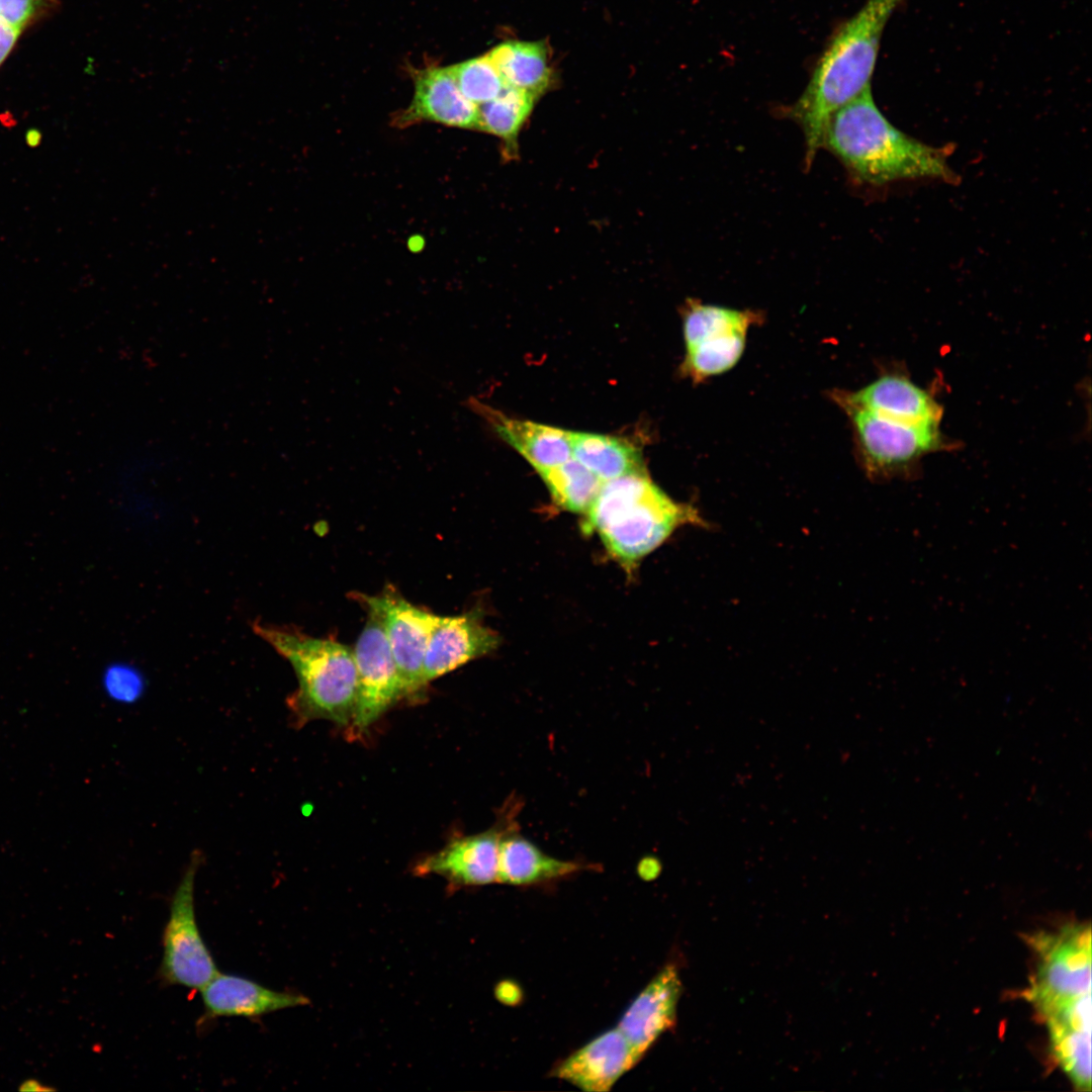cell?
Returning a JSON list of instances; mask_svg holds the SVG:
<instances>
[{
  "label": "cell",
  "mask_w": 1092,
  "mask_h": 1092,
  "mask_svg": "<svg viewBox=\"0 0 1092 1092\" xmlns=\"http://www.w3.org/2000/svg\"><path fill=\"white\" fill-rule=\"evenodd\" d=\"M509 813L490 829L459 837L441 850L421 860L415 873L439 875L459 886H480L497 882L499 844L506 831L516 822Z\"/></svg>",
  "instance_id": "cell-12"
},
{
  "label": "cell",
  "mask_w": 1092,
  "mask_h": 1092,
  "mask_svg": "<svg viewBox=\"0 0 1092 1092\" xmlns=\"http://www.w3.org/2000/svg\"><path fill=\"white\" fill-rule=\"evenodd\" d=\"M19 34V31L0 19V65L13 49Z\"/></svg>",
  "instance_id": "cell-27"
},
{
  "label": "cell",
  "mask_w": 1092,
  "mask_h": 1092,
  "mask_svg": "<svg viewBox=\"0 0 1092 1092\" xmlns=\"http://www.w3.org/2000/svg\"><path fill=\"white\" fill-rule=\"evenodd\" d=\"M201 859L194 851L171 897L158 970L163 984L199 991L219 973L196 920L194 888Z\"/></svg>",
  "instance_id": "cell-7"
},
{
  "label": "cell",
  "mask_w": 1092,
  "mask_h": 1092,
  "mask_svg": "<svg viewBox=\"0 0 1092 1092\" xmlns=\"http://www.w3.org/2000/svg\"><path fill=\"white\" fill-rule=\"evenodd\" d=\"M414 94L411 103L391 117V125L406 128L420 122L478 130V107L459 90L448 67L410 70Z\"/></svg>",
  "instance_id": "cell-11"
},
{
  "label": "cell",
  "mask_w": 1092,
  "mask_h": 1092,
  "mask_svg": "<svg viewBox=\"0 0 1092 1092\" xmlns=\"http://www.w3.org/2000/svg\"><path fill=\"white\" fill-rule=\"evenodd\" d=\"M903 0H867L832 34L807 87L787 109L802 128L810 168L831 116L871 87L884 28Z\"/></svg>",
  "instance_id": "cell-1"
},
{
  "label": "cell",
  "mask_w": 1092,
  "mask_h": 1092,
  "mask_svg": "<svg viewBox=\"0 0 1092 1092\" xmlns=\"http://www.w3.org/2000/svg\"><path fill=\"white\" fill-rule=\"evenodd\" d=\"M571 456L602 481L643 472L639 449L625 439L568 431Z\"/></svg>",
  "instance_id": "cell-20"
},
{
  "label": "cell",
  "mask_w": 1092,
  "mask_h": 1092,
  "mask_svg": "<svg viewBox=\"0 0 1092 1092\" xmlns=\"http://www.w3.org/2000/svg\"><path fill=\"white\" fill-rule=\"evenodd\" d=\"M520 988L511 981L500 982L495 988V996L505 1004H515L521 997Z\"/></svg>",
  "instance_id": "cell-28"
},
{
  "label": "cell",
  "mask_w": 1092,
  "mask_h": 1092,
  "mask_svg": "<svg viewBox=\"0 0 1092 1092\" xmlns=\"http://www.w3.org/2000/svg\"><path fill=\"white\" fill-rule=\"evenodd\" d=\"M515 823L504 834L498 853L497 882L528 886L550 882L577 873L582 863L546 854L523 837Z\"/></svg>",
  "instance_id": "cell-19"
},
{
  "label": "cell",
  "mask_w": 1092,
  "mask_h": 1092,
  "mask_svg": "<svg viewBox=\"0 0 1092 1092\" xmlns=\"http://www.w3.org/2000/svg\"><path fill=\"white\" fill-rule=\"evenodd\" d=\"M853 426L861 460L874 479L914 478L928 454L952 447L940 424H911L837 401Z\"/></svg>",
  "instance_id": "cell-6"
},
{
  "label": "cell",
  "mask_w": 1092,
  "mask_h": 1092,
  "mask_svg": "<svg viewBox=\"0 0 1092 1092\" xmlns=\"http://www.w3.org/2000/svg\"><path fill=\"white\" fill-rule=\"evenodd\" d=\"M535 100L527 92L506 86L494 99L478 106V130L493 134L512 147Z\"/></svg>",
  "instance_id": "cell-23"
},
{
  "label": "cell",
  "mask_w": 1092,
  "mask_h": 1092,
  "mask_svg": "<svg viewBox=\"0 0 1092 1092\" xmlns=\"http://www.w3.org/2000/svg\"><path fill=\"white\" fill-rule=\"evenodd\" d=\"M358 600L382 624L405 698L418 696L427 687L425 653L440 616L411 604L389 586L377 596L359 595Z\"/></svg>",
  "instance_id": "cell-9"
},
{
  "label": "cell",
  "mask_w": 1092,
  "mask_h": 1092,
  "mask_svg": "<svg viewBox=\"0 0 1092 1092\" xmlns=\"http://www.w3.org/2000/svg\"><path fill=\"white\" fill-rule=\"evenodd\" d=\"M681 983L674 965H666L640 992L617 1026L638 1060L654 1041L671 1028Z\"/></svg>",
  "instance_id": "cell-14"
},
{
  "label": "cell",
  "mask_w": 1092,
  "mask_h": 1092,
  "mask_svg": "<svg viewBox=\"0 0 1092 1092\" xmlns=\"http://www.w3.org/2000/svg\"><path fill=\"white\" fill-rule=\"evenodd\" d=\"M835 398L911 424H940L943 414L942 406L930 391L903 372L884 373L864 387L839 392Z\"/></svg>",
  "instance_id": "cell-16"
},
{
  "label": "cell",
  "mask_w": 1092,
  "mask_h": 1092,
  "mask_svg": "<svg viewBox=\"0 0 1092 1092\" xmlns=\"http://www.w3.org/2000/svg\"><path fill=\"white\" fill-rule=\"evenodd\" d=\"M20 1091H55V1088L48 1087L34 1079H29L21 1083L19 1086Z\"/></svg>",
  "instance_id": "cell-30"
},
{
  "label": "cell",
  "mask_w": 1092,
  "mask_h": 1092,
  "mask_svg": "<svg viewBox=\"0 0 1092 1092\" xmlns=\"http://www.w3.org/2000/svg\"><path fill=\"white\" fill-rule=\"evenodd\" d=\"M644 861L646 862L645 864L641 862L639 866V874L647 880L653 879L659 872V864H656L655 860L650 858L645 859Z\"/></svg>",
  "instance_id": "cell-29"
},
{
  "label": "cell",
  "mask_w": 1092,
  "mask_h": 1092,
  "mask_svg": "<svg viewBox=\"0 0 1092 1092\" xmlns=\"http://www.w3.org/2000/svg\"><path fill=\"white\" fill-rule=\"evenodd\" d=\"M537 472L558 507L581 515L587 512L604 482L572 457Z\"/></svg>",
  "instance_id": "cell-22"
},
{
  "label": "cell",
  "mask_w": 1092,
  "mask_h": 1092,
  "mask_svg": "<svg viewBox=\"0 0 1092 1092\" xmlns=\"http://www.w3.org/2000/svg\"><path fill=\"white\" fill-rule=\"evenodd\" d=\"M200 992L204 1011L201 1023L220 1017L255 1019L308 1004L301 994L276 991L233 974L218 973Z\"/></svg>",
  "instance_id": "cell-15"
},
{
  "label": "cell",
  "mask_w": 1092,
  "mask_h": 1092,
  "mask_svg": "<svg viewBox=\"0 0 1092 1092\" xmlns=\"http://www.w3.org/2000/svg\"><path fill=\"white\" fill-rule=\"evenodd\" d=\"M582 529L597 533L609 554L631 570L678 527L705 526L697 510L669 497L646 471L604 481Z\"/></svg>",
  "instance_id": "cell-3"
},
{
  "label": "cell",
  "mask_w": 1092,
  "mask_h": 1092,
  "mask_svg": "<svg viewBox=\"0 0 1092 1092\" xmlns=\"http://www.w3.org/2000/svg\"><path fill=\"white\" fill-rule=\"evenodd\" d=\"M253 630L294 669L298 687L287 705L297 726L315 719L350 725L357 695L353 649L332 639L259 621Z\"/></svg>",
  "instance_id": "cell-4"
},
{
  "label": "cell",
  "mask_w": 1092,
  "mask_h": 1092,
  "mask_svg": "<svg viewBox=\"0 0 1092 1092\" xmlns=\"http://www.w3.org/2000/svg\"><path fill=\"white\" fill-rule=\"evenodd\" d=\"M638 1061L617 1027L568 1056L555 1068L554 1075L585 1092H607Z\"/></svg>",
  "instance_id": "cell-17"
},
{
  "label": "cell",
  "mask_w": 1092,
  "mask_h": 1092,
  "mask_svg": "<svg viewBox=\"0 0 1092 1092\" xmlns=\"http://www.w3.org/2000/svg\"><path fill=\"white\" fill-rule=\"evenodd\" d=\"M102 681L106 694L120 702H133L144 691L143 676L125 663H113L106 667Z\"/></svg>",
  "instance_id": "cell-26"
},
{
  "label": "cell",
  "mask_w": 1092,
  "mask_h": 1092,
  "mask_svg": "<svg viewBox=\"0 0 1092 1092\" xmlns=\"http://www.w3.org/2000/svg\"><path fill=\"white\" fill-rule=\"evenodd\" d=\"M57 6L58 0H0V19L21 33Z\"/></svg>",
  "instance_id": "cell-25"
},
{
  "label": "cell",
  "mask_w": 1092,
  "mask_h": 1092,
  "mask_svg": "<svg viewBox=\"0 0 1092 1092\" xmlns=\"http://www.w3.org/2000/svg\"><path fill=\"white\" fill-rule=\"evenodd\" d=\"M507 86L538 98L552 82L546 47L540 41L508 40L487 53Z\"/></svg>",
  "instance_id": "cell-21"
},
{
  "label": "cell",
  "mask_w": 1092,
  "mask_h": 1092,
  "mask_svg": "<svg viewBox=\"0 0 1092 1092\" xmlns=\"http://www.w3.org/2000/svg\"><path fill=\"white\" fill-rule=\"evenodd\" d=\"M448 68L461 93L477 107L494 99L507 86L488 54Z\"/></svg>",
  "instance_id": "cell-24"
},
{
  "label": "cell",
  "mask_w": 1092,
  "mask_h": 1092,
  "mask_svg": "<svg viewBox=\"0 0 1092 1092\" xmlns=\"http://www.w3.org/2000/svg\"><path fill=\"white\" fill-rule=\"evenodd\" d=\"M464 404L480 416L491 431L514 448L536 471L570 459L568 431L506 416L500 411L469 397Z\"/></svg>",
  "instance_id": "cell-18"
},
{
  "label": "cell",
  "mask_w": 1092,
  "mask_h": 1092,
  "mask_svg": "<svg viewBox=\"0 0 1092 1092\" xmlns=\"http://www.w3.org/2000/svg\"><path fill=\"white\" fill-rule=\"evenodd\" d=\"M822 147L853 177L872 185L901 179H956L946 149L925 145L896 128L878 108L871 87L831 116Z\"/></svg>",
  "instance_id": "cell-2"
},
{
  "label": "cell",
  "mask_w": 1092,
  "mask_h": 1092,
  "mask_svg": "<svg viewBox=\"0 0 1092 1092\" xmlns=\"http://www.w3.org/2000/svg\"><path fill=\"white\" fill-rule=\"evenodd\" d=\"M357 671V695L349 725L364 733L391 706L405 698L401 678L379 619L369 613L353 649Z\"/></svg>",
  "instance_id": "cell-10"
},
{
  "label": "cell",
  "mask_w": 1092,
  "mask_h": 1092,
  "mask_svg": "<svg viewBox=\"0 0 1092 1092\" xmlns=\"http://www.w3.org/2000/svg\"><path fill=\"white\" fill-rule=\"evenodd\" d=\"M759 318L753 310L689 301L684 313L682 371L701 381L731 369L742 356L749 328Z\"/></svg>",
  "instance_id": "cell-8"
},
{
  "label": "cell",
  "mask_w": 1092,
  "mask_h": 1092,
  "mask_svg": "<svg viewBox=\"0 0 1092 1092\" xmlns=\"http://www.w3.org/2000/svg\"><path fill=\"white\" fill-rule=\"evenodd\" d=\"M499 643L498 634L482 623L478 610L457 616H440L425 653V685L492 652Z\"/></svg>",
  "instance_id": "cell-13"
},
{
  "label": "cell",
  "mask_w": 1092,
  "mask_h": 1092,
  "mask_svg": "<svg viewBox=\"0 0 1092 1092\" xmlns=\"http://www.w3.org/2000/svg\"><path fill=\"white\" fill-rule=\"evenodd\" d=\"M1035 969L1027 998L1038 1015L1049 1016L1091 994V928L1070 923L1055 932L1028 937Z\"/></svg>",
  "instance_id": "cell-5"
}]
</instances>
